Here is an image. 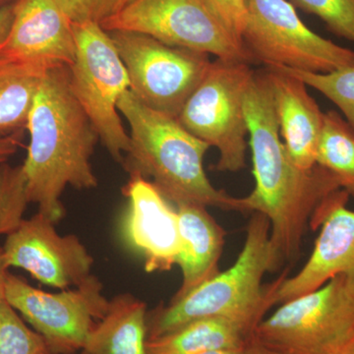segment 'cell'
Wrapping results in <instances>:
<instances>
[{"label": "cell", "instance_id": "1", "mask_svg": "<svg viewBox=\"0 0 354 354\" xmlns=\"http://www.w3.org/2000/svg\"><path fill=\"white\" fill-rule=\"evenodd\" d=\"M244 104L255 187L242 201L245 212L263 214L271 223V244L279 268L297 259L321 205L341 188L320 165L305 171L291 160L281 139L264 71L254 73Z\"/></svg>", "mask_w": 354, "mask_h": 354}, {"label": "cell", "instance_id": "2", "mask_svg": "<svg viewBox=\"0 0 354 354\" xmlns=\"http://www.w3.org/2000/svg\"><path fill=\"white\" fill-rule=\"evenodd\" d=\"M27 130L30 143L22 167L28 200L57 223L65 215L60 198L67 186H97L91 158L99 135L72 92L68 67L58 65L46 72Z\"/></svg>", "mask_w": 354, "mask_h": 354}, {"label": "cell", "instance_id": "3", "mask_svg": "<svg viewBox=\"0 0 354 354\" xmlns=\"http://www.w3.org/2000/svg\"><path fill=\"white\" fill-rule=\"evenodd\" d=\"M129 124L130 146L124 169L148 179L162 196L183 204L245 212L242 198L216 189L204 169L211 147L191 134L177 118L148 108L127 91L118 104Z\"/></svg>", "mask_w": 354, "mask_h": 354}, {"label": "cell", "instance_id": "4", "mask_svg": "<svg viewBox=\"0 0 354 354\" xmlns=\"http://www.w3.org/2000/svg\"><path fill=\"white\" fill-rule=\"evenodd\" d=\"M278 269L271 244V223L263 214L253 213L245 242L234 265L184 297L171 299L167 307L148 313V339L211 317L232 321L252 335L274 306V293L286 272L270 285H263V279L266 272Z\"/></svg>", "mask_w": 354, "mask_h": 354}, {"label": "cell", "instance_id": "5", "mask_svg": "<svg viewBox=\"0 0 354 354\" xmlns=\"http://www.w3.org/2000/svg\"><path fill=\"white\" fill-rule=\"evenodd\" d=\"M281 305L250 339L286 354H341L354 344V286L342 274Z\"/></svg>", "mask_w": 354, "mask_h": 354}, {"label": "cell", "instance_id": "6", "mask_svg": "<svg viewBox=\"0 0 354 354\" xmlns=\"http://www.w3.org/2000/svg\"><path fill=\"white\" fill-rule=\"evenodd\" d=\"M254 73L248 62L216 58L177 118L188 132L218 149L216 171L237 172L246 167L244 102Z\"/></svg>", "mask_w": 354, "mask_h": 354}, {"label": "cell", "instance_id": "7", "mask_svg": "<svg viewBox=\"0 0 354 354\" xmlns=\"http://www.w3.org/2000/svg\"><path fill=\"white\" fill-rule=\"evenodd\" d=\"M241 44L250 64L330 73L354 67V50L311 31L288 0H245Z\"/></svg>", "mask_w": 354, "mask_h": 354}, {"label": "cell", "instance_id": "8", "mask_svg": "<svg viewBox=\"0 0 354 354\" xmlns=\"http://www.w3.org/2000/svg\"><path fill=\"white\" fill-rule=\"evenodd\" d=\"M72 24L76 44L70 87L111 157L122 165L130 146L118 104L129 90L127 68L109 32L94 22Z\"/></svg>", "mask_w": 354, "mask_h": 354}, {"label": "cell", "instance_id": "9", "mask_svg": "<svg viewBox=\"0 0 354 354\" xmlns=\"http://www.w3.org/2000/svg\"><path fill=\"white\" fill-rule=\"evenodd\" d=\"M108 32L127 68L130 92L148 108L178 118L208 71L209 55L139 32Z\"/></svg>", "mask_w": 354, "mask_h": 354}, {"label": "cell", "instance_id": "10", "mask_svg": "<svg viewBox=\"0 0 354 354\" xmlns=\"http://www.w3.org/2000/svg\"><path fill=\"white\" fill-rule=\"evenodd\" d=\"M100 25L106 32H139L169 46L250 64L241 41L203 0H128Z\"/></svg>", "mask_w": 354, "mask_h": 354}, {"label": "cell", "instance_id": "11", "mask_svg": "<svg viewBox=\"0 0 354 354\" xmlns=\"http://www.w3.org/2000/svg\"><path fill=\"white\" fill-rule=\"evenodd\" d=\"M102 290L92 274L79 285L51 293L9 272L6 299L43 337L50 354H74L81 353L95 324L108 311Z\"/></svg>", "mask_w": 354, "mask_h": 354}, {"label": "cell", "instance_id": "12", "mask_svg": "<svg viewBox=\"0 0 354 354\" xmlns=\"http://www.w3.org/2000/svg\"><path fill=\"white\" fill-rule=\"evenodd\" d=\"M2 249L9 269L19 268L44 285L60 290L82 283L94 264L79 237L58 234L55 223L39 212L7 234Z\"/></svg>", "mask_w": 354, "mask_h": 354}, {"label": "cell", "instance_id": "13", "mask_svg": "<svg viewBox=\"0 0 354 354\" xmlns=\"http://www.w3.org/2000/svg\"><path fill=\"white\" fill-rule=\"evenodd\" d=\"M349 195L339 189L322 203L312 228H320L313 251L293 277H283L274 305L283 304L318 290L330 279L342 274L354 286V211L346 207Z\"/></svg>", "mask_w": 354, "mask_h": 354}, {"label": "cell", "instance_id": "14", "mask_svg": "<svg viewBox=\"0 0 354 354\" xmlns=\"http://www.w3.org/2000/svg\"><path fill=\"white\" fill-rule=\"evenodd\" d=\"M127 198L123 236L144 258L148 272L169 271L183 247L178 214L148 179L131 174L123 187Z\"/></svg>", "mask_w": 354, "mask_h": 354}, {"label": "cell", "instance_id": "15", "mask_svg": "<svg viewBox=\"0 0 354 354\" xmlns=\"http://www.w3.org/2000/svg\"><path fill=\"white\" fill-rule=\"evenodd\" d=\"M75 55L71 22L55 0H14L12 26L0 46V57L70 67Z\"/></svg>", "mask_w": 354, "mask_h": 354}, {"label": "cell", "instance_id": "16", "mask_svg": "<svg viewBox=\"0 0 354 354\" xmlns=\"http://www.w3.org/2000/svg\"><path fill=\"white\" fill-rule=\"evenodd\" d=\"M264 72L271 88L279 133L291 160L305 171L313 169L325 113L301 79L277 66L265 67Z\"/></svg>", "mask_w": 354, "mask_h": 354}, {"label": "cell", "instance_id": "17", "mask_svg": "<svg viewBox=\"0 0 354 354\" xmlns=\"http://www.w3.org/2000/svg\"><path fill=\"white\" fill-rule=\"evenodd\" d=\"M176 211L183 241L176 265L183 272V283L172 299L184 297L220 272L225 235L206 207L183 204Z\"/></svg>", "mask_w": 354, "mask_h": 354}, {"label": "cell", "instance_id": "18", "mask_svg": "<svg viewBox=\"0 0 354 354\" xmlns=\"http://www.w3.org/2000/svg\"><path fill=\"white\" fill-rule=\"evenodd\" d=\"M148 313L142 300L122 293L109 300V308L95 324L81 353L147 354Z\"/></svg>", "mask_w": 354, "mask_h": 354}, {"label": "cell", "instance_id": "19", "mask_svg": "<svg viewBox=\"0 0 354 354\" xmlns=\"http://www.w3.org/2000/svg\"><path fill=\"white\" fill-rule=\"evenodd\" d=\"M51 67L0 57V138L27 130L35 99Z\"/></svg>", "mask_w": 354, "mask_h": 354}, {"label": "cell", "instance_id": "20", "mask_svg": "<svg viewBox=\"0 0 354 354\" xmlns=\"http://www.w3.org/2000/svg\"><path fill=\"white\" fill-rule=\"evenodd\" d=\"M251 335L227 319L203 318L174 332L147 341V354H201L218 349H241Z\"/></svg>", "mask_w": 354, "mask_h": 354}, {"label": "cell", "instance_id": "21", "mask_svg": "<svg viewBox=\"0 0 354 354\" xmlns=\"http://www.w3.org/2000/svg\"><path fill=\"white\" fill-rule=\"evenodd\" d=\"M317 165L330 171L339 188L354 198V132L337 111L324 115Z\"/></svg>", "mask_w": 354, "mask_h": 354}, {"label": "cell", "instance_id": "22", "mask_svg": "<svg viewBox=\"0 0 354 354\" xmlns=\"http://www.w3.org/2000/svg\"><path fill=\"white\" fill-rule=\"evenodd\" d=\"M279 68L290 75L301 79L307 87L315 88L334 102L354 132V67L337 70L330 73H311L283 67Z\"/></svg>", "mask_w": 354, "mask_h": 354}, {"label": "cell", "instance_id": "23", "mask_svg": "<svg viewBox=\"0 0 354 354\" xmlns=\"http://www.w3.org/2000/svg\"><path fill=\"white\" fill-rule=\"evenodd\" d=\"M28 204L22 165H0V235L10 234L20 225Z\"/></svg>", "mask_w": 354, "mask_h": 354}, {"label": "cell", "instance_id": "24", "mask_svg": "<svg viewBox=\"0 0 354 354\" xmlns=\"http://www.w3.org/2000/svg\"><path fill=\"white\" fill-rule=\"evenodd\" d=\"M0 354H50L43 337L6 299L0 301Z\"/></svg>", "mask_w": 354, "mask_h": 354}, {"label": "cell", "instance_id": "25", "mask_svg": "<svg viewBox=\"0 0 354 354\" xmlns=\"http://www.w3.org/2000/svg\"><path fill=\"white\" fill-rule=\"evenodd\" d=\"M290 3L320 18L330 32L354 44V0H290Z\"/></svg>", "mask_w": 354, "mask_h": 354}, {"label": "cell", "instance_id": "26", "mask_svg": "<svg viewBox=\"0 0 354 354\" xmlns=\"http://www.w3.org/2000/svg\"><path fill=\"white\" fill-rule=\"evenodd\" d=\"M70 22L101 24L115 10L116 0H55Z\"/></svg>", "mask_w": 354, "mask_h": 354}, {"label": "cell", "instance_id": "27", "mask_svg": "<svg viewBox=\"0 0 354 354\" xmlns=\"http://www.w3.org/2000/svg\"><path fill=\"white\" fill-rule=\"evenodd\" d=\"M228 31L241 43V32L245 21V0H203Z\"/></svg>", "mask_w": 354, "mask_h": 354}, {"label": "cell", "instance_id": "28", "mask_svg": "<svg viewBox=\"0 0 354 354\" xmlns=\"http://www.w3.org/2000/svg\"><path fill=\"white\" fill-rule=\"evenodd\" d=\"M23 133L0 138V165L6 164L22 146Z\"/></svg>", "mask_w": 354, "mask_h": 354}, {"label": "cell", "instance_id": "29", "mask_svg": "<svg viewBox=\"0 0 354 354\" xmlns=\"http://www.w3.org/2000/svg\"><path fill=\"white\" fill-rule=\"evenodd\" d=\"M14 17V1L0 7V46L10 32Z\"/></svg>", "mask_w": 354, "mask_h": 354}, {"label": "cell", "instance_id": "30", "mask_svg": "<svg viewBox=\"0 0 354 354\" xmlns=\"http://www.w3.org/2000/svg\"><path fill=\"white\" fill-rule=\"evenodd\" d=\"M242 354H286L279 353L278 351H274L267 346H263L259 342L253 341L252 339L249 337L245 346L242 348Z\"/></svg>", "mask_w": 354, "mask_h": 354}, {"label": "cell", "instance_id": "31", "mask_svg": "<svg viewBox=\"0 0 354 354\" xmlns=\"http://www.w3.org/2000/svg\"><path fill=\"white\" fill-rule=\"evenodd\" d=\"M8 272L9 268L4 260L3 249L0 246V301L6 299V283Z\"/></svg>", "mask_w": 354, "mask_h": 354}, {"label": "cell", "instance_id": "32", "mask_svg": "<svg viewBox=\"0 0 354 354\" xmlns=\"http://www.w3.org/2000/svg\"><path fill=\"white\" fill-rule=\"evenodd\" d=\"M201 354H242V348L241 349H218V351H208Z\"/></svg>", "mask_w": 354, "mask_h": 354}, {"label": "cell", "instance_id": "33", "mask_svg": "<svg viewBox=\"0 0 354 354\" xmlns=\"http://www.w3.org/2000/svg\"><path fill=\"white\" fill-rule=\"evenodd\" d=\"M127 1L128 0H116L115 10H114V12H115V11H118V9H120L121 7L124 6V4L127 3Z\"/></svg>", "mask_w": 354, "mask_h": 354}, {"label": "cell", "instance_id": "34", "mask_svg": "<svg viewBox=\"0 0 354 354\" xmlns=\"http://www.w3.org/2000/svg\"><path fill=\"white\" fill-rule=\"evenodd\" d=\"M341 354H354V344H351V346H348V348L344 349Z\"/></svg>", "mask_w": 354, "mask_h": 354}, {"label": "cell", "instance_id": "35", "mask_svg": "<svg viewBox=\"0 0 354 354\" xmlns=\"http://www.w3.org/2000/svg\"><path fill=\"white\" fill-rule=\"evenodd\" d=\"M14 1V0H0V7L6 6V4L10 3V2Z\"/></svg>", "mask_w": 354, "mask_h": 354}, {"label": "cell", "instance_id": "36", "mask_svg": "<svg viewBox=\"0 0 354 354\" xmlns=\"http://www.w3.org/2000/svg\"><path fill=\"white\" fill-rule=\"evenodd\" d=\"M80 354H83V353H80Z\"/></svg>", "mask_w": 354, "mask_h": 354}]
</instances>
